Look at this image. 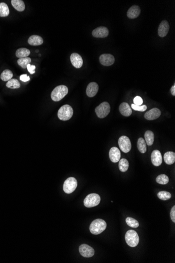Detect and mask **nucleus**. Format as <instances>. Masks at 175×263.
I'll list each match as a JSON object with an SVG mask.
<instances>
[{"mask_svg": "<svg viewBox=\"0 0 175 263\" xmlns=\"http://www.w3.org/2000/svg\"><path fill=\"white\" fill-rule=\"evenodd\" d=\"M10 14V10L7 4L0 3V17H6Z\"/></svg>", "mask_w": 175, "mask_h": 263, "instance_id": "a878e982", "label": "nucleus"}, {"mask_svg": "<svg viewBox=\"0 0 175 263\" xmlns=\"http://www.w3.org/2000/svg\"><path fill=\"white\" fill-rule=\"evenodd\" d=\"M119 170L121 171V172H126L129 169V161H127V160L124 158L119 160Z\"/></svg>", "mask_w": 175, "mask_h": 263, "instance_id": "c85d7f7f", "label": "nucleus"}, {"mask_svg": "<svg viewBox=\"0 0 175 263\" xmlns=\"http://www.w3.org/2000/svg\"><path fill=\"white\" fill-rule=\"evenodd\" d=\"M35 68H36L35 66L31 65H30V64H29V65H27V70H28L29 73L30 74H33L35 73V72L34 70H35Z\"/></svg>", "mask_w": 175, "mask_h": 263, "instance_id": "c9c22d12", "label": "nucleus"}, {"mask_svg": "<svg viewBox=\"0 0 175 263\" xmlns=\"http://www.w3.org/2000/svg\"><path fill=\"white\" fill-rule=\"evenodd\" d=\"M78 182L76 178L70 177L65 181L63 185V190L66 193L70 194L72 193L77 188Z\"/></svg>", "mask_w": 175, "mask_h": 263, "instance_id": "423d86ee", "label": "nucleus"}, {"mask_svg": "<svg viewBox=\"0 0 175 263\" xmlns=\"http://www.w3.org/2000/svg\"><path fill=\"white\" fill-rule=\"evenodd\" d=\"M30 51L26 48H20L18 49L16 52V56L17 58H27L30 54Z\"/></svg>", "mask_w": 175, "mask_h": 263, "instance_id": "b1692460", "label": "nucleus"}, {"mask_svg": "<svg viewBox=\"0 0 175 263\" xmlns=\"http://www.w3.org/2000/svg\"><path fill=\"white\" fill-rule=\"evenodd\" d=\"M99 61L101 64L105 66H109L114 64V57L110 54H103L100 56Z\"/></svg>", "mask_w": 175, "mask_h": 263, "instance_id": "9d476101", "label": "nucleus"}, {"mask_svg": "<svg viewBox=\"0 0 175 263\" xmlns=\"http://www.w3.org/2000/svg\"><path fill=\"white\" fill-rule=\"evenodd\" d=\"M169 30V25L167 21L164 20L161 23L158 27V34L159 36L164 37L167 35Z\"/></svg>", "mask_w": 175, "mask_h": 263, "instance_id": "dca6fc26", "label": "nucleus"}, {"mask_svg": "<svg viewBox=\"0 0 175 263\" xmlns=\"http://www.w3.org/2000/svg\"><path fill=\"white\" fill-rule=\"evenodd\" d=\"M68 93V88L65 85H59L56 87L51 92V99L54 101H59L64 98Z\"/></svg>", "mask_w": 175, "mask_h": 263, "instance_id": "f03ea898", "label": "nucleus"}, {"mask_svg": "<svg viewBox=\"0 0 175 263\" xmlns=\"http://www.w3.org/2000/svg\"><path fill=\"white\" fill-rule=\"evenodd\" d=\"M156 182L162 185L167 184L169 182V178L165 174H161L156 178Z\"/></svg>", "mask_w": 175, "mask_h": 263, "instance_id": "2f4dec72", "label": "nucleus"}, {"mask_svg": "<svg viewBox=\"0 0 175 263\" xmlns=\"http://www.w3.org/2000/svg\"><path fill=\"white\" fill-rule=\"evenodd\" d=\"M100 201V196L99 195L96 193H91L86 196L83 201V203L86 207L90 208L99 205Z\"/></svg>", "mask_w": 175, "mask_h": 263, "instance_id": "39448f33", "label": "nucleus"}, {"mask_svg": "<svg viewBox=\"0 0 175 263\" xmlns=\"http://www.w3.org/2000/svg\"><path fill=\"white\" fill-rule=\"evenodd\" d=\"M133 101H134V105L137 106H141L143 104V99L140 96H136V97L134 98Z\"/></svg>", "mask_w": 175, "mask_h": 263, "instance_id": "f704fd0d", "label": "nucleus"}, {"mask_svg": "<svg viewBox=\"0 0 175 263\" xmlns=\"http://www.w3.org/2000/svg\"><path fill=\"white\" fill-rule=\"evenodd\" d=\"M119 111L122 115L125 117L130 116L132 113V109L126 102H122L119 106Z\"/></svg>", "mask_w": 175, "mask_h": 263, "instance_id": "6ab92c4d", "label": "nucleus"}, {"mask_svg": "<svg viewBox=\"0 0 175 263\" xmlns=\"http://www.w3.org/2000/svg\"><path fill=\"white\" fill-rule=\"evenodd\" d=\"M36 52L37 53V52H38V51H37V50H36Z\"/></svg>", "mask_w": 175, "mask_h": 263, "instance_id": "ea45409f", "label": "nucleus"}, {"mask_svg": "<svg viewBox=\"0 0 175 263\" xmlns=\"http://www.w3.org/2000/svg\"><path fill=\"white\" fill-rule=\"evenodd\" d=\"M95 112L99 118H105L110 113V105L108 102H102L100 105L96 107Z\"/></svg>", "mask_w": 175, "mask_h": 263, "instance_id": "0eeeda50", "label": "nucleus"}, {"mask_svg": "<svg viewBox=\"0 0 175 263\" xmlns=\"http://www.w3.org/2000/svg\"><path fill=\"white\" fill-rule=\"evenodd\" d=\"M92 34L96 38H105L109 35L108 29L103 26L98 27L93 30Z\"/></svg>", "mask_w": 175, "mask_h": 263, "instance_id": "9b49d317", "label": "nucleus"}, {"mask_svg": "<svg viewBox=\"0 0 175 263\" xmlns=\"http://www.w3.org/2000/svg\"><path fill=\"white\" fill-rule=\"evenodd\" d=\"M161 115V112L159 109L154 108L147 112L145 113L144 117L146 119L148 120H153L159 118Z\"/></svg>", "mask_w": 175, "mask_h": 263, "instance_id": "4468645a", "label": "nucleus"}, {"mask_svg": "<svg viewBox=\"0 0 175 263\" xmlns=\"http://www.w3.org/2000/svg\"><path fill=\"white\" fill-rule=\"evenodd\" d=\"M11 4L14 8L18 11H23L25 8V5L22 0H12Z\"/></svg>", "mask_w": 175, "mask_h": 263, "instance_id": "4be33fe9", "label": "nucleus"}, {"mask_svg": "<svg viewBox=\"0 0 175 263\" xmlns=\"http://www.w3.org/2000/svg\"><path fill=\"white\" fill-rule=\"evenodd\" d=\"M164 161L168 165H172L175 162V153L173 152L168 151L166 152L164 156Z\"/></svg>", "mask_w": 175, "mask_h": 263, "instance_id": "412c9836", "label": "nucleus"}, {"mask_svg": "<svg viewBox=\"0 0 175 263\" xmlns=\"http://www.w3.org/2000/svg\"><path fill=\"white\" fill-rule=\"evenodd\" d=\"M144 137H145V141L146 143V145L149 146L152 145L154 141L155 138L154 134L153 132L150 130L146 131L144 134Z\"/></svg>", "mask_w": 175, "mask_h": 263, "instance_id": "5701e85b", "label": "nucleus"}, {"mask_svg": "<svg viewBox=\"0 0 175 263\" xmlns=\"http://www.w3.org/2000/svg\"><path fill=\"white\" fill-rule=\"evenodd\" d=\"M137 148L141 153H145L146 152V143L143 138H140L137 140Z\"/></svg>", "mask_w": 175, "mask_h": 263, "instance_id": "393cba45", "label": "nucleus"}, {"mask_svg": "<svg viewBox=\"0 0 175 263\" xmlns=\"http://www.w3.org/2000/svg\"><path fill=\"white\" fill-rule=\"evenodd\" d=\"M125 221L126 223L129 227H133V228H137L139 227V222L132 217H127V218H126Z\"/></svg>", "mask_w": 175, "mask_h": 263, "instance_id": "7c9ffc66", "label": "nucleus"}, {"mask_svg": "<svg viewBox=\"0 0 175 263\" xmlns=\"http://www.w3.org/2000/svg\"><path fill=\"white\" fill-rule=\"evenodd\" d=\"M73 114V109L69 105L62 106L58 112V118L59 119L63 121H67L70 119Z\"/></svg>", "mask_w": 175, "mask_h": 263, "instance_id": "7ed1b4c3", "label": "nucleus"}, {"mask_svg": "<svg viewBox=\"0 0 175 263\" xmlns=\"http://www.w3.org/2000/svg\"><path fill=\"white\" fill-rule=\"evenodd\" d=\"M131 107L134 110L136 111H139V112H145L147 109V106L146 105L137 106L133 104L131 105Z\"/></svg>", "mask_w": 175, "mask_h": 263, "instance_id": "72a5a7b5", "label": "nucleus"}, {"mask_svg": "<svg viewBox=\"0 0 175 263\" xmlns=\"http://www.w3.org/2000/svg\"><path fill=\"white\" fill-rule=\"evenodd\" d=\"M70 61L72 65L76 68H80L82 66V58L78 53H72L70 56Z\"/></svg>", "mask_w": 175, "mask_h": 263, "instance_id": "ddd939ff", "label": "nucleus"}, {"mask_svg": "<svg viewBox=\"0 0 175 263\" xmlns=\"http://www.w3.org/2000/svg\"><path fill=\"white\" fill-rule=\"evenodd\" d=\"M6 86L11 89H18L21 87V84L16 79H11L7 82Z\"/></svg>", "mask_w": 175, "mask_h": 263, "instance_id": "cd10ccee", "label": "nucleus"}, {"mask_svg": "<svg viewBox=\"0 0 175 263\" xmlns=\"http://www.w3.org/2000/svg\"><path fill=\"white\" fill-rule=\"evenodd\" d=\"M13 76V73L9 69H5L2 72L0 78L3 81H7L12 79Z\"/></svg>", "mask_w": 175, "mask_h": 263, "instance_id": "bb28decb", "label": "nucleus"}, {"mask_svg": "<svg viewBox=\"0 0 175 263\" xmlns=\"http://www.w3.org/2000/svg\"><path fill=\"white\" fill-rule=\"evenodd\" d=\"M28 43L29 45H32V46L40 45L43 43V38L41 36L38 35H32L29 38Z\"/></svg>", "mask_w": 175, "mask_h": 263, "instance_id": "aec40b11", "label": "nucleus"}, {"mask_svg": "<svg viewBox=\"0 0 175 263\" xmlns=\"http://www.w3.org/2000/svg\"><path fill=\"white\" fill-rule=\"evenodd\" d=\"M157 196L158 198H159V199L166 201V200L170 199L172 197V195L168 192L162 191H160L158 193Z\"/></svg>", "mask_w": 175, "mask_h": 263, "instance_id": "473e14b6", "label": "nucleus"}, {"mask_svg": "<svg viewBox=\"0 0 175 263\" xmlns=\"http://www.w3.org/2000/svg\"><path fill=\"white\" fill-rule=\"evenodd\" d=\"M151 161L153 165L156 167L161 166L162 163V158L159 150H155L151 154Z\"/></svg>", "mask_w": 175, "mask_h": 263, "instance_id": "f8f14e48", "label": "nucleus"}, {"mask_svg": "<svg viewBox=\"0 0 175 263\" xmlns=\"http://www.w3.org/2000/svg\"><path fill=\"white\" fill-rule=\"evenodd\" d=\"M171 93H172V94L173 95V96H175V85H173V86H172V87L171 88Z\"/></svg>", "mask_w": 175, "mask_h": 263, "instance_id": "58836bf2", "label": "nucleus"}, {"mask_svg": "<svg viewBox=\"0 0 175 263\" xmlns=\"http://www.w3.org/2000/svg\"><path fill=\"white\" fill-rule=\"evenodd\" d=\"M119 148L125 153H128L131 149V142L130 139L127 136H121L118 141Z\"/></svg>", "mask_w": 175, "mask_h": 263, "instance_id": "6e6552de", "label": "nucleus"}, {"mask_svg": "<svg viewBox=\"0 0 175 263\" xmlns=\"http://www.w3.org/2000/svg\"><path fill=\"white\" fill-rule=\"evenodd\" d=\"M31 59L29 58H21L18 60V63L23 68H27V65L30 64Z\"/></svg>", "mask_w": 175, "mask_h": 263, "instance_id": "c756f323", "label": "nucleus"}, {"mask_svg": "<svg viewBox=\"0 0 175 263\" xmlns=\"http://www.w3.org/2000/svg\"><path fill=\"white\" fill-rule=\"evenodd\" d=\"M79 250L81 256L86 258L91 257L94 254V249L87 244H82L80 246Z\"/></svg>", "mask_w": 175, "mask_h": 263, "instance_id": "1a4fd4ad", "label": "nucleus"}, {"mask_svg": "<svg viewBox=\"0 0 175 263\" xmlns=\"http://www.w3.org/2000/svg\"><path fill=\"white\" fill-rule=\"evenodd\" d=\"M141 13L140 8L137 5H133L129 8L127 12V16L129 19H134L137 18Z\"/></svg>", "mask_w": 175, "mask_h": 263, "instance_id": "a211bd4d", "label": "nucleus"}, {"mask_svg": "<svg viewBox=\"0 0 175 263\" xmlns=\"http://www.w3.org/2000/svg\"><path fill=\"white\" fill-rule=\"evenodd\" d=\"M126 242L127 245L130 247H136L139 244V236L137 234V232L134 230H129L126 233L125 236Z\"/></svg>", "mask_w": 175, "mask_h": 263, "instance_id": "20e7f679", "label": "nucleus"}, {"mask_svg": "<svg viewBox=\"0 0 175 263\" xmlns=\"http://www.w3.org/2000/svg\"><path fill=\"white\" fill-rule=\"evenodd\" d=\"M20 80L23 82H26L30 80V77L29 76H28L26 74H23L20 76Z\"/></svg>", "mask_w": 175, "mask_h": 263, "instance_id": "4c0bfd02", "label": "nucleus"}, {"mask_svg": "<svg viewBox=\"0 0 175 263\" xmlns=\"http://www.w3.org/2000/svg\"><path fill=\"white\" fill-rule=\"evenodd\" d=\"M109 157L112 162H119L121 158V152L119 149L116 147H112L109 151Z\"/></svg>", "mask_w": 175, "mask_h": 263, "instance_id": "f3484780", "label": "nucleus"}, {"mask_svg": "<svg viewBox=\"0 0 175 263\" xmlns=\"http://www.w3.org/2000/svg\"><path fill=\"white\" fill-rule=\"evenodd\" d=\"M99 90V86L97 83L91 82L88 85L86 90V93L88 97H93L96 96Z\"/></svg>", "mask_w": 175, "mask_h": 263, "instance_id": "2eb2a0df", "label": "nucleus"}, {"mask_svg": "<svg viewBox=\"0 0 175 263\" xmlns=\"http://www.w3.org/2000/svg\"><path fill=\"white\" fill-rule=\"evenodd\" d=\"M170 218L172 219V221L175 223V206H173L172 207L170 211Z\"/></svg>", "mask_w": 175, "mask_h": 263, "instance_id": "e433bc0d", "label": "nucleus"}, {"mask_svg": "<svg viewBox=\"0 0 175 263\" xmlns=\"http://www.w3.org/2000/svg\"><path fill=\"white\" fill-rule=\"evenodd\" d=\"M107 227V223L102 219H96L90 226V231L93 234L98 235L102 233Z\"/></svg>", "mask_w": 175, "mask_h": 263, "instance_id": "f257e3e1", "label": "nucleus"}]
</instances>
